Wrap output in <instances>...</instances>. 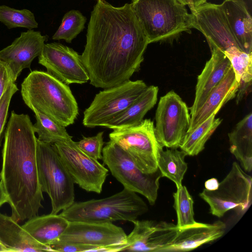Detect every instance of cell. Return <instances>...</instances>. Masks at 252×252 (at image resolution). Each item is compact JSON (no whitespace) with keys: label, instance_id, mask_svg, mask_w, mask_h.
Here are the masks:
<instances>
[{"label":"cell","instance_id":"obj_34","mask_svg":"<svg viewBox=\"0 0 252 252\" xmlns=\"http://www.w3.org/2000/svg\"><path fill=\"white\" fill-rule=\"evenodd\" d=\"M18 91L15 83L9 87L0 100V146H1L3 133L8 114V110L13 95Z\"/></svg>","mask_w":252,"mask_h":252},{"label":"cell","instance_id":"obj_10","mask_svg":"<svg viewBox=\"0 0 252 252\" xmlns=\"http://www.w3.org/2000/svg\"><path fill=\"white\" fill-rule=\"evenodd\" d=\"M109 136L110 140L127 153L143 172L149 174L158 170L159 151L163 147L157 140L151 119L143 120L132 127L113 130Z\"/></svg>","mask_w":252,"mask_h":252},{"label":"cell","instance_id":"obj_2","mask_svg":"<svg viewBox=\"0 0 252 252\" xmlns=\"http://www.w3.org/2000/svg\"><path fill=\"white\" fill-rule=\"evenodd\" d=\"M2 150L1 179L11 218L22 221L38 215L44 198L38 175L37 139L28 114L11 113Z\"/></svg>","mask_w":252,"mask_h":252},{"label":"cell","instance_id":"obj_26","mask_svg":"<svg viewBox=\"0 0 252 252\" xmlns=\"http://www.w3.org/2000/svg\"><path fill=\"white\" fill-rule=\"evenodd\" d=\"M224 54L229 60L239 84L236 94L238 104L249 92L252 84V52L247 53L235 46L226 49Z\"/></svg>","mask_w":252,"mask_h":252},{"label":"cell","instance_id":"obj_21","mask_svg":"<svg viewBox=\"0 0 252 252\" xmlns=\"http://www.w3.org/2000/svg\"><path fill=\"white\" fill-rule=\"evenodd\" d=\"M232 67L221 82L211 91L202 106L191 116L188 132L192 131L211 115H216L227 102L234 98L238 90Z\"/></svg>","mask_w":252,"mask_h":252},{"label":"cell","instance_id":"obj_8","mask_svg":"<svg viewBox=\"0 0 252 252\" xmlns=\"http://www.w3.org/2000/svg\"><path fill=\"white\" fill-rule=\"evenodd\" d=\"M148 86L142 80H127L104 89L84 112L83 124L88 127L105 126L137 100Z\"/></svg>","mask_w":252,"mask_h":252},{"label":"cell","instance_id":"obj_15","mask_svg":"<svg viewBox=\"0 0 252 252\" xmlns=\"http://www.w3.org/2000/svg\"><path fill=\"white\" fill-rule=\"evenodd\" d=\"M190 11L191 28L203 34L211 50L218 48L224 52L231 46L238 48L220 4L206 1Z\"/></svg>","mask_w":252,"mask_h":252},{"label":"cell","instance_id":"obj_30","mask_svg":"<svg viewBox=\"0 0 252 252\" xmlns=\"http://www.w3.org/2000/svg\"><path fill=\"white\" fill-rule=\"evenodd\" d=\"M87 19L79 10H71L63 16L59 28L52 36L54 40L63 39L71 43L84 29Z\"/></svg>","mask_w":252,"mask_h":252},{"label":"cell","instance_id":"obj_16","mask_svg":"<svg viewBox=\"0 0 252 252\" xmlns=\"http://www.w3.org/2000/svg\"><path fill=\"white\" fill-rule=\"evenodd\" d=\"M126 237L124 229L112 222L69 221L54 243L92 246L95 248V252H100L103 247L124 242Z\"/></svg>","mask_w":252,"mask_h":252},{"label":"cell","instance_id":"obj_38","mask_svg":"<svg viewBox=\"0 0 252 252\" xmlns=\"http://www.w3.org/2000/svg\"><path fill=\"white\" fill-rule=\"evenodd\" d=\"M206 1L207 0H189L188 5L191 11L194 7L201 5Z\"/></svg>","mask_w":252,"mask_h":252},{"label":"cell","instance_id":"obj_32","mask_svg":"<svg viewBox=\"0 0 252 252\" xmlns=\"http://www.w3.org/2000/svg\"><path fill=\"white\" fill-rule=\"evenodd\" d=\"M0 22L9 29L19 27L32 30L38 25L30 10H18L5 5H0Z\"/></svg>","mask_w":252,"mask_h":252},{"label":"cell","instance_id":"obj_1","mask_svg":"<svg viewBox=\"0 0 252 252\" xmlns=\"http://www.w3.org/2000/svg\"><path fill=\"white\" fill-rule=\"evenodd\" d=\"M149 44L130 3L116 7L98 0L81 55L90 84L106 89L129 80L139 70Z\"/></svg>","mask_w":252,"mask_h":252},{"label":"cell","instance_id":"obj_24","mask_svg":"<svg viewBox=\"0 0 252 252\" xmlns=\"http://www.w3.org/2000/svg\"><path fill=\"white\" fill-rule=\"evenodd\" d=\"M158 89L148 86L142 95L106 126L113 130L128 128L140 124L146 114L156 104Z\"/></svg>","mask_w":252,"mask_h":252},{"label":"cell","instance_id":"obj_22","mask_svg":"<svg viewBox=\"0 0 252 252\" xmlns=\"http://www.w3.org/2000/svg\"><path fill=\"white\" fill-rule=\"evenodd\" d=\"M0 243L7 252H52L36 241L11 217L0 213Z\"/></svg>","mask_w":252,"mask_h":252},{"label":"cell","instance_id":"obj_14","mask_svg":"<svg viewBox=\"0 0 252 252\" xmlns=\"http://www.w3.org/2000/svg\"><path fill=\"white\" fill-rule=\"evenodd\" d=\"M131 222L134 228L125 241L117 245V252H163L179 230L176 225L164 221L135 220Z\"/></svg>","mask_w":252,"mask_h":252},{"label":"cell","instance_id":"obj_31","mask_svg":"<svg viewBox=\"0 0 252 252\" xmlns=\"http://www.w3.org/2000/svg\"><path fill=\"white\" fill-rule=\"evenodd\" d=\"M174 208L176 211L179 228L195 223L194 218L193 201L191 196L184 186L177 188L173 193Z\"/></svg>","mask_w":252,"mask_h":252},{"label":"cell","instance_id":"obj_4","mask_svg":"<svg viewBox=\"0 0 252 252\" xmlns=\"http://www.w3.org/2000/svg\"><path fill=\"white\" fill-rule=\"evenodd\" d=\"M130 4L149 44L190 33L191 14L179 0H132Z\"/></svg>","mask_w":252,"mask_h":252},{"label":"cell","instance_id":"obj_25","mask_svg":"<svg viewBox=\"0 0 252 252\" xmlns=\"http://www.w3.org/2000/svg\"><path fill=\"white\" fill-rule=\"evenodd\" d=\"M230 152L247 172L252 170V113L239 122L228 134Z\"/></svg>","mask_w":252,"mask_h":252},{"label":"cell","instance_id":"obj_9","mask_svg":"<svg viewBox=\"0 0 252 252\" xmlns=\"http://www.w3.org/2000/svg\"><path fill=\"white\" fill-rule=\"evenodd\" d=\"M252 187L251 176L246 173L237 162H234L217 189H204L199 195L209 205L210 213L221 218L230 210L245 213L252 203Z\"/></svg>","mask_w":252,"mask_h":252},{"label":"cell","instance_id":"obj_41","mask_svg":"<svg viewBox=\"0 0 252 252\" xmlns=\"http://www.w3.org/2000/svg\"></svg>","mask_w":252,"mask_h":252},{"label":"cell","instance_id":"obj_36","mask_svg":"<svg viewBox=\"0 0 252 252\" xmlns=\"http://www.w3.org/2000/svg\"><path fill=\"white\" fill-rule=\"evenodd\" d=\"M219 185L218 180L215 178H212L205 182V189L208 190H215L218 189Z\"/></svg>","mask_w":252,"mask_h":252},{"label":"cell","instance_id":"obj_3","mask_svg":"<svg viewBox=\"0 0 252 252\" xmlns=\"http://www.w3.org/2000/svg\"><path fill=\"white\" fill-rule=\"evenodd\" d=\"M21 95L25 103L66 127L78 115L77 102L69 87L47 72L34 70L24 79Z\"/></svg>","mask_w":252,"mask_h":252},{"label":"cell","instance_id":"obj_39","mask_svg":"<svg viewBox=\"0 0 252 252\" xmlns=\"http://www.w3.org/2000/svg\"><path fill=\"white\" fill-rule=\"evenodd\" d=\"M0 252H7V250L0 243Z\"/></svg>","mask_w":252,"mask_h":252},{"label":"cell","instance_id":"obj_6","mask_svg":"<svg viewBox=\"0 0 252 252\" xmlns=\"http://www.w3.org/2000/svg\"><path fill=\"white\" fill-rule=\"evenodd\" d=\"M36 156L41 191L50 198L51 214H58L74 202V183L52 144L37 139Z\"/></svg>","mask_w":252,"mask_h":252},{"label":"cell","instance_id":"obj_11","mask_svg":"<svg viewBox=\"0 0 252 252\" xmlns=\"http://www.w3.org/2000/svg\"><path fill=\"white\" fill-rule=\"evenodd\" d=\"M186 103L174 91L161 96L156 111V137L160 145L170 149L179 148L190 123Z\"/></svg>","mask_w":252,"mask_h":252},{"label":"cell","instance_id":"obj_19","mask_svg":"<svg viewBox=\"0 0 252 252\" xmlns=\"http://www.w3.org/2000/svg\"><path fill=\"white\" fill-rule=\"evenodd\" d=\"M225 229L226 224L220 220L212 223L196 222L179 228L173 241L163 252H187L194 250L220 238Z\"/></svg>","mask_w":252,"mask_h":252},{"label":"cell","instance_id":"obj_13","mask_svg":"<svg viewBox=\"0 0 252 252\" xmlns=\"http://www.w3.org/2000/svg\"><path fill=\"white\" fill-rule=\"evenodd\" d=\"M38 63L46 68L47 73L67 85L89 81L81 56L61 43H45Z\"/></svg>","mask_w":252,"mask_h":252},{"label":"cell","instance_id":"obj_40","mask_svg":"<svg viewBox=\"0 0 252 252\" xmlns=\"http://www.w3.org/2000/svg\"><path fill=\"white\" fill-rule=\"evenodd\" d=\"M182 3L186 5L188 4L189 0H179Z\"/></svg>","mask_w":252,"mask_h":252},{"label":"cell","instance_id":"obj_23","mask_svg":"<svg viewBox=\"0 0 252 252\" xmlns=\"http://www.w3.org/2000/svg\"><path fill=\"white\" fill-rule=\"evenodd\" d=\"M69 221L58 214L35 216L22 226L38 242L45 246L56 242L67 228Z\"/></svg>","mask_w":252,"mask_h":252},{"label":"cell","instance_id":"obj_35","mask_svg":"<svg viewBox=\"0 0 252 252\" xmlns=\"http://www.w3.org/2000/svg\"><path fill=\"white\" fill-rule=\"evenodd\" d=\"M15 83L9 66L0 60V100L9 87Z\"/></svg>","mask_w":252,"mask_h":252},{"label":"cell","instance_id":"obj_33","mask_svg":"<svg viewBox=\"0 0 252 252\" xmlns=\"http://www.w3.org/2000/svg\"><path fill=\"white\" fill-rule=\"evenodd\" d=\"M103 132H99L96 135L83 138L76 142L78 147L90 157L96 159H102V149L104 144L103 138Z\"/></svg>","mask_w":252,"mask_h":252},{"label":"cell","instance_id":"obj_5","mask_svg":"<svg viewBox=\"0 0 252 252\" xmlns=\"http://www.w3.org/2000/svg\"><path fill=\"white\" fill-rule=\"evenodd\" d=\"M148 211L147 204L136 192L124 188L105 198L74 202L60 215L69 221L112 223L131 222Z\"/></svg>","mask_w":252,"mask_h":252},{"label":"cell","instance_id":"obj_7","mask_svg":"<svg viewBox=\"0 0 252 252\" xmlns=\"http://www.w3.org/2000/svg\"><path fill=\"white\" fill-rule=\"evenodd\" d=\"M102 153L103 163L124 188L142 194L151 205L155 203L162 177L158 169L152 173L143 172L127 153L110 140Z\"/></svg>","mask_w":252,"mask_h":252},{"label":"cell","instance_id":"obj_37","mask_svg":"<svg viewBox=\"0 0 252 252\" xmlns=\"http://www.w3.org/2000/svg\"><path fill=\"white\" fill-rule=\"evenodd\" d=\"M8 202V198L6 193L2 182L0 179V207L5 203Z\"/></svg>","mask_w":252,"mask_h":252},{"label":"cell","instance_id":"obj_12","mask_svg":"<svg viewBox=\"0 0 252 252\" xmlns=\"http://www.w3.org/2000/svg\"><path fill=\"white\" fill-rule=\"evenodd\" d=\"M52 145L74 184L87 191L100 193L108 170L83 152L72 139Z\"/></svg>","mask_w":252,"mask_h":252},{"label":"cell","instance_id":"obj_29","mask_svg":"<svg viewBox=\"0 0 252 252\" xmlns=\"http://www.w3.org/2000/svg\"><path fill=\"white\" fill-rule=\"evenodd\" d=\"M34 113L36 123L33 125L37 139L43 142L54 144L72 139L65 127L57 123L47 115L35 109L32 110Z\"/></svg>","mask_w":252,"mask_h":252},{"label":"cell","instance_id":"obj_20","mask_svg":"<svg viewBox=\"0 0 252 252\" xmlns=\"http://www.w3.org/2000/svg\"><path fill=\"white\" fill-rule=\"evenodd\" d=\"M238 48L252 52V18L243 0H224L220 4Z\"/></svg>","mask_w":252,"mask_h":252},{"label":"cell","instance_id":"obj_28","mask_svg":"<svg viewBox=\"0 0 252 252\" xmlns=\"http://www.w3.org/2000/svg\"><path fill=\"white\" fill-rule=\"evenodd\" d=\"M215 116L211 115L197 127L187 132L179 147L187 156H196L204 149L206 143L222 121L215 118Z\"/></svg>","mask_w":252,"mask_h":252},{"label":"cell","instance_id":"obj_18","mask_svg":"<svg viewBox=\"0 0 252 252\" xmlns=\"http://www.w3.org/2000/svg\"><path fill=\"white\" fill-rule=\"evenodd\" d=\"M211 57L197 77L194 100L189 108L191 116L204 104L211 91L221 82L231 67L224 52L218 48L211 50Z\"/></svg>","mask_w":252,"mask_h":252},{"label":"cell","instance_id":"obj_17","mask_svg":"<svg viewBox=\"0 0 252 252\" xmlns=\"http://www.w3.org/2000/svg\"><path fill=\"white\" fill-rule=\"evenodd\" d=\"M46 39L40 32L29 30L0 51V60L9 66L15 82L24 69L31 68L33 60L40 55Z\"/></svg>","mask_w":252,"mask_h":252},{"label":"cell","instance_id":"obj_27","mask_svg":"<svg viewBox=\"0 0 252 252\" xmlns=\"http://www.w3.org/2000/svg\"><path fill=\"white\" fill-rule=\"evenodd\" d=\"M186 153L177 149H161L159 151L158 167L162 177L173 182L178 188L182 185V181L188 169L185 161Z\"/></svg>","mask_w":252,"mask_h":252}]
</instances>
